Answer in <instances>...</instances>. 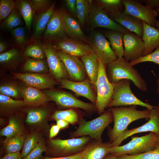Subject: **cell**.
Segmentation results:
<instances>
[{
	"label": "cell",
	"instance_id": "obj_1",
	"mask_svg": "<svg viewBox=\"0 0 159 159\" xmlns=\"http://www.w3.org/2000/svg\"><path fill=\"white\" fill-rule=\"evenodd\" d=\"M137 105H131L110 108L113 115L114 124L113 128H110L108 131L109 142L112 143L114 141L132 122L140 119L149 118L151 110L147 108L139 110L137 109Z\"/></svg>",
	"mask_w": 159,
	"mask_h": 159
},
{
	"label": "cell",
	"instance_id": "obj_2",
	"mask_svg": "<svg viewBox=\"0 0 159 159\" xmlns=\"http://www.w3.org/2000/svg\"><path fill=\"white\" fill-rule=\"evenodd\" d=\"M105 71L109 81L112 84L122 80L128 79L139 90L144 92L147 91L146 82L140 74L123 57L106 65Z\"/></svg>",
	"mask_w": 159,
	"mask_h": 159
},
{
	"label": "cell",
	"instance_id": "obj_3",
	"mask_svg": "<svg viewBox=\"0 0 159 159\" xmlns=\"http://www.w3.org/2000/svg\"><path fill=\"white\" fill-rule=\"evenodd\" d=\"M113 121V115L109 109L92 120L87 121L81 119L77 129L71 132L70 136L72 138L89 136L92 139L102 142V135L103 131Z\"/></svg>",
	"mask_w": 159,
	"mask_h": 159
},
{
	"label": "cell",
	"instance_id": "obj_4",
	"mask_svg": "<svg viewBox=\"0 0 159 159\" xmlns=\"http://www.w3.org/2000/svg\"><path fill=\"white\" fill-rule=\"evenodd\" d=\"M131 139L125 145L110 148V153L117 157L134 155L152 150L159 144V135L153 132L141 137H132Z\"/></svg>",
	"mask_w": 159,
	"mask_h": 159
},
{
	"label": "cell",
	"instance_id": "obj_5",
	"mask_svg": "<svg viewBox=\"0 0 159 159\" xmlns=\"http://www.w3.org/2000/svg\"><path fill=\"white\" fill-rule=\"evenodd\" d=\"M92 140L89 136L65 140L51 139L47 152L51 158L72 155L82 152Z\"/></svg>",
	"mask_w": 159,
	"mask_h": 159
},
{
	"label": "cell",
	"instance_id": "obj_6",
	"mask_svg": "<svg viewBox=\"0 0 159 159\" xmlns=\"http://www.w3.org/2000/svg\"><path fill=\"white\" fill-rule=\"evenodd\" d=\"M131 82L129 80L124 79L112 84L114 87L113 94L107 108L140 105L150 110L155 108V106L143 102L135 95L131 89Z\"/></svg>",
	"mask_w": 159,
	"mask_h": 159
},
{
	"label": "cell",
	"instance_id": "obj_7",
	"mask_svg": "<svg viewBox=\"0 0 159 159\" xmlns=\"http://www.w3.org/2000/svg\"><path fill=\"white\" fill-rule=\"evenodd\" d=\"M99 71L95 88L97 95L95 106L98 113L101 114L112 99L114 87L109 81L106 73L105 65L99 60Z\"/></svg>",
	"mask_w": 159,
	"mask_h": 159
},
{
	"label": "cell",
	"instance_id": "obj_8",
	"mask_svg": "<svg viewBox=\"0 0 159 159\" xmlns=\"http://www.w3.org/2000/svg\"><path fill=\"white\" fill-rule=\"evenodd\" d=\"M88 38V44L92 52L105 65L118 58L104 34L95 31L92 33Z\"/></svg>",
	"mask_w": 159,
	"mask_h": 159
},
{
	"label": "cell",
	"instance_id": "obj_9",
	"mask_svg": "<svg viewBox=\"0 0 159 159\" xmlns=\"http://www.w3.org/2000/svg\"><path fill=\"white\" fill-rule=\"evenodd\" d=\"M59 106L64 108H80L87 112L96 110L95 105L82 101L69 92L50 89L43 91Z\"/></svg>",
	"mask_w": 159,
	"mask_h": 159
},
{
	"label": "cell",
	"instance_id": "obj_10",
	"mask_svg": "<svg viewBox=\"0 0 159 159\" xmlns=\"http://www.w3.org/2000/svg\"><path fill=\"white\" fill-rule=\"evenodd\" d=\"M125 7L124 13L144 21L148 24L156 27L159 21L156 18L159 14L155 9L134 0H123Z\"/></svg>",
	"mask_w": 159,
	"mask_h": 159
},
{
	"label": "cell",
	"instance_id": "obj_11",
	"mask_svg": "<svg viewBox=\"0 0 159 159\" xmlns=\"http://www.w3.org/2000/svg\"><path fill=\"white\" fill-rule=\"evenodd\" d=\"M87 22L92 29L101 27L124 33L130 32L113 21L105 11L92 2L91 5V11Z\"/></svg>",
	"mask_w": 159,
	"mask_h": 159
},
{
	"label": "cell",
	"instance_id": "obj_12",
	"mask_svg": "<svg viewBox=\"0 0 159 159\" xmlns=\"http://www.w3.org/2000/svg\"><path fill=\"white\" fill-rule=\"evenodd\" d=\"M51 43L57 50L77 57H81L92 52L87 44L68 37L54 40Z\"/></svg>",
	"mask_w": 159,
	"mask_h": 159
},
{
	"label": "cell",
	"instance_id": "obj_13",
	"mask_svg": "<svg viewBox=\"0 0 159 159\" xmlns=\"http://www.w3.org/2000/svg\"><path fill=\"white\" fill-rule=\"evenodd\" d=\"M67 37L64 28L63 9H55L41 38L44 42L51 43L55 40Z\"/></svg>",
	"mask_w": 159,
	"mask_h": 159
},
{
	"label": "cell",
	"instance_id": "obj_14",
	"mask_svg": "<svg viewBox=\"0 0 159 159\" xmlns=\"http://www.w3.org/2000/svg\"><path fill=\"white\" fill-rule=\"evenodd\" d=\"M11 73L15 78L24 82L26 86L39 89H52L57 84V81L53 76L46 73Z\"/></svg>",
	"mask_w": 159,
	"mask_h": 159
},
{
	"label": "cell",
	"instance_id": "obj_15",
	"mask_svg": "<svg viewBox=\"0 0 159 159\" xmlns=\"http://www.w3.org/2000/svg\"><path fill=\"white\" fill-rule=\"evenodd\" d=\"M43 42L46 61L52 76L60 82L63 79H68L69 77L65 67L57 51L51 43Z\"/></svg>",
	"mask_w": 159,
	"mask_h": 159
},
{
	"label": "cell",
	"instance_id": "obj_16",
	"mask_svg": "<svg viewBox=\"0 0 159 159\" xmlns=\"http://www.w3.org/2000/svg\"><path fill=\"white\" fill-rule=\"evenodd\" d=\"M147 132H153L159 135V116L155 107L151 110L149 119L146 123L140 127L124 131L111 143L112 147L119 146L124 140L134 134Z\"/></svg>",
	"mask_w": 159,
	"mask_h": 159
},
{
	"label": "cell",
	"instance_id": "obj_17",
	"mask_svg": "<svg viewBox=\"0 0 159 159\" xmlns=\"http://www.w3.org/2000/svg\"><path fill=\"white\" fill-rule=\"evenodd\" d=\"M57 52L64 64L71 80L81 82L87 79V73L81 60L77 57L67 54L62 52L57 51Z\"/></svg>",
	"mask_w": 159,
	"mask_h": 159
},
{
	"label": "cell",
	"instance_id": "obj_18",
	"mask_svg": "<svg viewBox=\"0 0 159 159\" xmlns=\"http://www.w3.org/2000/svg\"><path fill=\"white\" fill-rule=\"evenodd\" d=\"M123 40L125 58L130 61L142 56L145 48L142 37L134 33L129 32L124 33Z\"/></svg>",
	"mask_w": 159,
	"mask_h": 159
},
{
	"label": "cell",
	"instance_id": "obj_19",
	"mask_svg": "<svg viewBox=\"0 0 159 159\" xmlns=\"http://www.w3.org/2000/svg\"><path fill=\"white\" fill-rule=\"evenodd\" d=\"M60 82L62 88L70 90L77 95L87 98L95 105L96 96L93 91L89 79L87 78L81 82L63 79Z\"/></svg>",
	"mask_w": 159,
	"mask_h": 159
},
{
	"label": "cell",
	"instance_id": "obj_20",
	"mask_svg": "<svg viewBox=\"0 0 159 159\" xmlns=\"http://www.w3.org/2000/svg\"><path fill=\"white\" fill-rule=\"evenodd\" d=\"M108 15L115 21L130 32L142 37L143 25L142 20L123 12H115Z\"/></svg>",
	"mask_w": 159,
	"mask_h": 159
},
{
	"label": "cell",
	"instance_id": "obj_21",
	"mask_svg": "<svg viewBox=\"0 0 159 159\" xmlns=\"http://www.w3.org/2000/svg\"><path fill=\"white\" fill-rule=\"evenodd\" d=\"M111 147L110 142L92 140L82 152L81 159H103L110 153Z\"/></svg>",
	"mask_w": 159,
	"mask_h": 159
},
{
	"label": "cell",
	"instance_id": "obj_22",
	"mask_svg": "<svg viewBox=\"0 0 159 159\" xmlns=\"http://www.w3.org/2000/svg\"><path fill=\"white\" fill-rule=\"evenodd\" d=\"M63 19L64 28L67 36L88 44V37L84 33L78 21L63 10Z\"/></svg>",
	"mask_w": 159,
	"mask_h": 159
},
{
	"label": "cell",
	"instance_id": "obj_23",
	"mask_svg": "<svg viewBox=\"0 0 159 159\" xmlns=\"http://www.w3.org/2000/svg\"><path fill=\"white\" fill-rule=\"evenodd\" d=\"M143 34L142 38L145 45L142 56L152 53L159 47V28L151 26L142 21Z\"/></svg>",
	"mask_w": 159,
	"mask_h": 159
},
{
	"label": "cell",
	"instance_id": "obj_24",
	"mask_svg": "<svg viewBox=\"0 0 159 159\" xmlns=\"http://www.w3.org/2000/svg\"><path fill=\"white\" fill-rule=\"evenodd\" d=\"M56 1L47 12L35 15L32 22L33 30L30 40L41 39L49 19L55 8Z\"/></svg>",
	"mask_w": 159,
	"mask_h": 159
},
{
	"label": "cell",
	"instance_id": "obj_25",
	"mask_svg": "<svg viewBox=\"0 0 159 159\" xmlns=\"http://www.w3.org/2000/svg\"><path fill=\"white\" fill-rule=\"evenodd\" d=\"M23 98L25 105L32 107H37L52 101L43 91L29 86L24 87Z\"/></svg>",
	"mask_w": 159,
	"mask_h": 159
},
{
	"label": "cell",
	"instance_id": "obj_26",
	"mask_svg": "<svg viewBox=\"0 0 159 159\" xmlns=\"http://www.w3.org/2000/svg\"><path fill=\"white\" fill-rule=\"evenodd\" d=\"M20 49L12 48L0 54V64L1 67L13 69L24 64L26 58Z\"/></svg>",
	"mask_w": 159,
	"mask_h": 159
},
{
	"label": "cell",
	"instance_id": "obj_27",
	"mask_svg": "<svg viewBox=\"0 0 159 159\" xmlns=\"http://www.w3.org/2000/svg\"><path fill=\"white\" fill-rule=\"evenodd\" d=\"M87 75L91 83L95 87L98 76L99 60L92 52L81 57Z\"/></svg>",
	"mask_w": 159,
	"mask_h": 159
},
{
	"label": "cell",
	"instance_id": "obj_28",
	"mask_svg": "<svg viewBox=\"0 0 159 159\" xmlns=\"http://www.w3.org/2000/svg\"><path fill=\"white\" fill-rule=\"evenodd\" d=\"M16 8L22 17L28 30L30 32L34 14L31 0H16Z\"/></svg>",
	"mask_w": 159,
	"mask_h": 159
},
{
	"label": "cell",
	"instance_id": "obj_29",
	"mask_svg": "<svg viewBox=\"0 0 159 159\" xmlns=\"http://www.w3.org/2000/svg\"><path fill=\"white\" fill-rule=\"evenodd\" d=\"M23 52L25 58L38 60H44L46 58L44 42L41 39L30 40Z\"/></svg>",
	"mask_w": 159,
	"mask_h": 159
},
{
	"label": "cell",
	"instance_id": "obj_30",
	"mask_svg": "<svg viewBox=\"0 0 159 159\" xmlns=\"http://www.w3.org/2000/svg\"><path fill=\"white\" fill-rule=\"evenodd\" d=\"M123 34L122 32L112 30H108L104 34L109 40L112 49L118 58L123 57L124 55Z\"/></svg>",
	"mask_w": 159,
	"mask_h": 159
},
{
	"label": "cell",
	"instance_id": "obj_31",
	"mask_svg": "<svg viewBox=\"0 0 159 159\" xmlns=\"http://www.w3.org/2000/svg\"><path fill=\"white\" fill-rule=\"evenodd\" d=\"M24 70L28 73H46L49 69L47 61L26 58L23 65Z\"/></svg>",
	"mask_w": 159,
	"mask_h": 159
},
{
	"label": "cell",
	"instance_id": "obj_32",
	"mask_svg": "<svg viewBox=\"0 0 159 159\" xmlns=\"http://www.w3.org/2000/svg\"><path fill=\"white\" fill-rule=\"evenodd\" d=\"M23 20L22 17L15 8L9 16L2 21L0 24L1 29L5 31L11 32L16 27L22 26L24 24Z\"/></svg>",
	"mask_w": 159,
	"mask_h": 159
},
{
	"label": "cell",
	"instance_id": "obj_33",
	"mask_svg": "<svg viewBox=\"0 0 159 159\" xmlns=\"http://www.w3.org/2000/svg\"><path fill=\"white\" fill-rule=\"evenodd\" d=\"M22 126L20 121L16 117H12L10 118L8 125L1 130V136H4L6 139L17 135H22Z\"/></svg>",
	"mask_w": 159,
	"mask_h": 159
},
{
	"label": "cell",
	"instance_id": "obj_34",
	"mask_svg": "<svg viewBox=\"0 0 159 159\" xmlns=\"http://www.w3.org/2000/svg\"><path fill=\"white\" fill-rule=\"evenodd\" d=\"M26 121L28 124L36 125L41 123L47 117L49 111L46 108H32L26 110Z\"/></svg>",
	"mask_w": 159,
	"mask_h": 159
},
{
	"label": "cell",
	"instance_id": "obj_35",
	"mask_svg": "<svg viewBox=\"0 0 159 159\" xmlns=\"http://www.w3.org/2000/svg\"><path fill=\"white\" fill-rule=\"evenodd\" d=\"M92 2L91 0H76L77 18L81 27L87 21Z\"/></svg>",
	"mask_w": 159,
	"mask_h": 159
},
{
	"label": "cell",
	"instance_id": "obj_36",
	"mask_svg": "<svg viewBox=\"0 0 159 159\" xmlns=\"http://www.w3.org/2000/svg\"><path fill=\"white\" fill-rule=\"evenodd\" d=\"M27 29L26 26H19L11 31L13 39L18 48L22 51L24 50L31 40L27 35Z\"/></svg>",
	"mask_w": 159,
	"mask_h": 159
},
{
	"label": "cell",
	"instance_id": "obj_37",
	"mask_svg": "<svg viewBox=\"0 0 159 159\" xmlns=\"http://www.w3.org/2000/svg\"><path fill=\"white\" fill-rule=\"evenodd\" d=\"M96 5L107 14L116 12H123L125 9L123 0H97Z\"/></svg>",
	"mask_w": 159,
	"mask_h": 159
},
{
	"label": "cell",
	"instance_id": "obj_38",
	"mask_svg": "<svg viewBox=\"0 0 159 159\" xmlns=\"http://www.w3.org/2000/svg\"><path fill=\"white\" fill-rule=\"evenodd\" d=\"M24 105L23 100H15L9 96L0 94L1 112H9Z\"/></svg>",
	"mask_w": 159,
	"mask_h": 159
},
{
	"label": "cell",
	"instance_id": "obj_39",
	"mask_svg": "<svg viewBox=\"0 0 159 159\" xmlns=\"http://www.w3.org/2000/svg\"><path fill=\"white\" fill-rule=\"evenodd\" d=\"M26 137L22 135L6 139L4 142V147L7 153L20 151L23 148Z\"/></svg>",
	"mask_w": 159,
	"mask_h": 159
},
{
	"label": "cell",
	"instance_id": "obj_40",
	"mask_svg": "<svg viewBox=\"0 0 159 159\" xmlns=\"http://www.w3.org/2000/svg\"><path fill=\"white\" fill-rule=\"evenodd\" d=\"M52 117L54 120H65L72 125L79 123L81 120L79 118L77 112L73 109L55 111Z\"/></svg>",
	"mask_w": 159,
	"mask_h": 159
},
{
	"label": "cell",
	"instance_id": "obj_41",
	"mask_svg": "<svg viewBox=\"0 0 159 159\" xmlns=\"http://www.w3.org/2000/svg\"><path fill=\"white\" fill-rule=\"evenodd\" d=\"M23 88L13 83H6L1 85L0 93V94L18 99L23 98Z\"/></svg>",
	"mask_w": 159,
	"mask_h": 159
},
{
	"label": "cell",
	"instance_id": "obj_42",
	"mask_svg": "<svg viewBox=\"0 0 159 159\" xmlns=\"http://www.w3.org/2000/svg\"><path fill=\"white\" fill-rule=\"evenodd\" d=\"M41 138L37 133H33L27 136L25 140L21 156L23 158L28 155L35 147Z\"/></svg>",
	"mask_w": 159,
	"mask_h": 159
},
{
	"label": "cell",
	"instance_id": "obj_43",
	"mask_svg": "<svg viewBox=\"0 0 159 159\" xmlns=\"http://www.w3.org/2000/svg\"><path fill=\"white\" fill-rule=\"evenodd\" d=\"M117 158L119 159H159V144L152 150L134 155H123L118 156Z\"/></svg>",
	"mask_w": 159,
	"mask_h": 159
},
{
	"label": "cell",
	"instance_id": "obj_44",
	"mask_svg": "<svg viewBox=\"0 0 159 159\" xmlns=\"http://www.w3.org/2000/svg\"><path fill=\"white\" fill-rule=\"evenodd\" d=\"M31 1L34 16L47 12L54 2L50 0H31Z\"/></svg>",
	"mask_w": 159,
	"mask_h": 159
},
{
	"label": "cell",
	"instance_id": "obj_45",
	"mask_svg": "<svg viewBox=\"0 0 159 159\" xmlns=\"http://www.w3.org/2000/svg\"><path fill=\"white\" fill-rule=\"evenodd\" d=\"M16 8L15 1L13 0H0V22L6 19Z\"/></svg>",
	"mask_w": 159,
	"mask_h": 159
},
{
	"label": "cell",
	"instance_id": "obj_46",
	"mask_svg": "<svg viewBox=\"0 0 159 159\" xmlns=\"http://www.w3.org/2000/svg\"><path fill=\"white\" fill-rule=\"evenodd\" d=\"M147 62H153L159 65V47L152 53L144 56H141L135 60L130 61V64L134 66L138 64Z\"/></svg>",
	"mask_w": 159,
	"mask_h": 159
},
{
	"label": "cell",
	"instance_id": "obj_47",
	"mask_svg": "<svg viewBox=\"0 0 159 159\" xmlns=\"http://www.w3.org/2000/svg\"><path fill=\"white\" fill-rule=\"evenodd\" d=\"M47 150L44 140L41 138L31 153L22 159H40L43 153Z\"/></svg>",
	"mask_w": 159,
	"mask_h": 159
},
{
	"label": "cell",
	"instance_id": "obj_48",
	"mask_svg": "<svg viewBox=\"0 0 159 159\" xmlns=\"http://www.w3.org/2000/svg\"><path fill=\"white\" fill-rule=\"evenodd\" d=\"M64 1L72 14L77 17L76 0H65Z\"/></svg>",
	"mask_w": 159,
	"mask_h": 159
},
{
	"label": "cell",
	"instance_id": "obj_49",
	"mask_svg": "<svg viewBox=\"0 0 159 159\" xmlns=\"http://www.w3.org/2000/svg\"><path fill=\"white\" fill-rule=\"evenodd\" d=\"M140 1L144 3L145 5L149 6L155 10L159 8V0H143Z\"/></svg>",
	"mask_w": 159,
	"mask_h": 159
},
{
	"label": "cell",
	"instance_id": "obj_50",
	"mask_svg": "<svg viewBox=\"0 0 159 159\" xmlns=\"http://www.w3.org/2000/svg\"><path fill=\"white\" fill-rule=\"evenodd\" d=\"M20 151L7 154L1 159H22Z\"/></svg>",
	"mask_w": 159,
	"mask_h": 159
},
{
	"label": "cell",
	"instance_id": "obj_51",
	"mask_svg": "<svg viewBox=\"0 0 159 159\" xmlns=\"http://www.w3.org/2000/svg\"><path fill=\"white\" fill-rule=\"evenodd\" d=\"M81 158L82 152L72 155L65 157L57 158L46 157L44 158V159H81Z\"/></svg>",
	"mask_w": 159,
	"mask_h": 159
},
{
	"label": "cell",
	"instance_id": "obj_52",
	"mask_svg": "<svg viewBox=\"0 0 159 159\" xmlns=\"http://www.w3.org/2000/svg\"><path fill=\"white\" fill-rule=\"evenodd\" d=\"M60 129L59 127L57 125L52 126L49 130V138L52 139L56 136L58 133Z\"/></svg>",
	"mask_w": 159,
	"mask_h": 159
},
{
	"label": "cell",
	"instance_id": "obj_53",
	"mask_svg": "<svg viewBox=\"0 0 159 159\" xmlns=\"http://www.w3.org/2000/svg\"><path fill=\"white\" fill-rule=\"evenodd\" d=\"M56 121V125L60 129H64L67 127L69 123L67 121L62 120H58Z\"/></svg>",
	"mask_w": 159,
	"mask_h": 159
},
{
	"label": "cell",
	"instance_id": "obj_54",
	"mask_svg": "<svg viewBox=\"0 0 159 159\" xmlns=\"http://www.w3.org/2000/svg\"><path fill=\"white\" fill-rule=\"evenodd\" d=\"M8 47L7 44L4 40L1 39L0 40V54L7 51V49Z\"/></svg>",
	"mask_w": 159,
	"mask_h": 159
},
{
	"label": "cell",
	"instance_id": "obj_55",
	"mask_svg": "<svg viewBox=\"0 0 159 159\" xmlns=\"http://www.w3.org/2000/svg\"><path fill=\"white\" fill-rule=\"evenodd\" d=\"M103 159H119L117 157L109 153Z\"/></svg>",
	"mask_w": 159,
	"mask_h": 159
},
{
	"label": "cell",
	"instance_id": "obj_56",
	"mask_svg": "<svg viewBox=\"0 0 159 159\" xmlns=\"http://www.w3.org/2000/svg\"><path fill=\"white\" fill-rule=\"evenodd\" d=\"M155 108L156 109L158 113L159 116V102L158 103L157 105L156 106H155Z\"/></svg>",
	"mask_w": 159,
	"mask_h": 159
},
{
	"label": "cell",
	"instance_id": "obj_57",
	"mask_svg": "<svg viewBox=\"0 0 159 159\" xmlns=\"http://www.w3.org/2000/svg\"><path fill=\"white\" fill-rule=\"evenodd\" d=\"M157 84L158 85V89L157 90V92L158 95H159V79H158L157 80Z\"/></svg>",
	"mask_w": 159,
	"mask_h": 159
},
{
	"label": "cell",
	"instance_id": "obj_58",
	"mask_svg": "<svg viewBox=\"0 0 159 159\" xmlns=\"http://www.w3.org/2000/svg\"><path fill=\"white\" fill-rule=\"evenodd\" d=\"M156 10L157 11L159 14V8L157 9ZM157 28H159V21L158 22Z\"/></svg>",
	"mask_w": 159,
	"mask_h": 159
}]
</instances>
